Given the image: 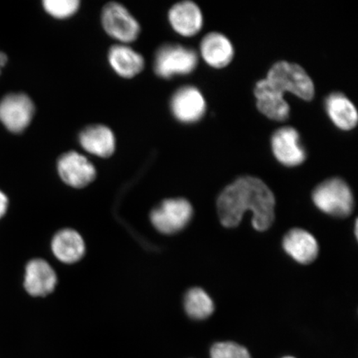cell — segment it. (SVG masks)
<instances>
[{"instance_id":"cell-1","label":"cell","mask_w":358,"mask_h":358,"mask_svg":"<svg viewBox=\"0 0 358 358\" xmlns=\"http://www.w3.org/2000/svg\"><path fill=\"white\" fill-rule=\"evenodd\" d=\"M275 199L265 182L257 178L245 176L236 179L222 192L217 199V212L222 225L236 227L246 211L253 213L255 229L264 231L275 219Z\"/></svg>"},{"instance_id":"cell-2","label":"cell","mask_w":358,"mask_h":358,"mask_svg":"<svg viewBox=\"0 0 358 358\" xmlns=\"http://www.w3.org/2000/svg\"><path fill=\"white\" fill-rule=\"evenodd\" d=\"M257 91L285 100L284 92L294 94L303 100L310 101L315 96V85L301 66L287 62H277L268 71L267 78L257 83Z\"/></svg>"},{"instance_id":"cell-3","label":"cell","mask_w":358,"mask_h":358,"mask_svg":"<svg viewBox=\"0 0 358 358\" xmlns=\"http://www.w3.org/2000/svg\"><path fill=\"white\" fill-rule=\"evenodd\" d=\"M313 201L320 211L337 217H348L355 208L350 187L338 178L328 179L317 185L313 192Z\"/></svg>"},{"instance_id":"cell-4","label":"cell","mask_w":358,"mask_h":358,"mask_svg":"<svg viewBox=\"0 0 358 358\" xmlns=\"http://www.w3.org/2000/svg\"><path fill=\"white\" fill-rule=\"evenodd\" d=\"M198 65L195 51L179 44H165L157 51L154 69L162 78H170L177 75L192 73Z\"/></svg>"},{"instance_id":"cell-5","label":"cell","mask_w":358,"mask_h":358,"mask_svg":"<svg viewBox=\"0 0 358 358\" xmlns=\"http://www.w3.org/2000/svg\"><path fill=\"white\" fill-rule=\"evenodd\" d=\"M194 209L185 199H168L163 201L151 213V222L160 232L171 235L177 234L189 223Z\"/></svg>"},{"instance_id":"cell-6","label":"cell","mask_w":358,"mask_h":358,"mask_svg":"<svg viewBox=\"0 0 358 358\" xmlns=\"http://www.w3.org/2000/svg\"><path fill=\"white\" fill-rule=\"evenodd\" d=\"M103 28L110 37L123 43L136 41L141 26L127 8L119 3L110 2L101 13Z\"/></svg>"},{"instance_id":"cell-7","label":"cell","mask_w":358,"mask_h":358,"mask_svg":"<svg viewBox=\"0 0 358 358\" xmlns=\"http://www.w3.org/2000/svg\"><path fill=\"white\" fill-rule=\"evenodd\" d=\"M35 106L24 93H10L0 100V122L8 131L21 133L32 122Z\"/></svg>"},{"instance_id":"cell-8","label":"cell","mask_w":358,"mask_h":358,"mask_svg":"<svg viewBox=\"0 0 358 358\" xmlns=\"http://www.w3.org/2000/svg\"><path fill=\"white\" fill-rule=\"evenodd\" d=\"M58 173L67 185L82 189L91 183L96 170L87 157L76 151L62 155L57 162Z\"/></svg>"},{"instance_id":"cell-9","label":"cell","mask_w":358,"mask_h":358,"mask_svg":"<svg viewBox=\"0 0 358 358\" xmlns=\"http://www.w3.org/2000/svg\"><path fill=\"white\" fill-rule=\"evenodd\" d=\"M273 153L285 166L294 167L301 164L306 158L296 129L283 127L273 134L271 140Z\"/></svg>"},{"instance_id":"cell-10","label":"cell","mask_w":358,"mask_h":358,"mask_svg":"<svg viewBox=\"0 0 358 358\" xmlns=\"http://www.w3.org/2000/svg\"><path fill=\"white\" fill-rule=\"evenodd\" d=\"M170 106L176 118L183 123L198 122L206 110L203 96L199 89L192 86L178 89L173 94Z\"/></svg>"},{"instance_id":"cell-11","label":"cell","mask_w":358,"mask_h":358,"mask_svg":"<svg viewBox=\"0 0 358 358\" xmlns=\"http://www.w3.org/2000/svg\"><path fill=\"white\" fill-rule=\"evenodd\" d=\"M56 285V273L44 259H32L27 265L24 287L27 292L32 296H46L52 292Z\"/></svg>"},{"instance_id":"cell-12","label":"cell","mask_w":358,"mask_h":358,"mask_svg":"<svg viewBox=\"0 0 358 358\" xmlns=\"http://www.w3.org/2000/svg\"><path fill=\"white\" fill-rule=\"evenodd\" d=\"M283 248L290 257L302 265L315 262L320 252L315 237L301 228H294L285 236Z\"/></svg>"},{"instance_id":"cell-13","label":"cell","mask_w":358,"mask_h":358,"mask_svg":"<svg viewBox=\"0 0 358 358\" xmlns=\"http://www.w3.org/2000/svg\"><path fill=\"white\" fill-rule=\"evenodd\" d=\"M169 20L172 28L185 37L198 34L203 21L199 7L192 1L174 4L169 12Z\"/></svg>"},{"instance_id":"cell-14","label":"cell","mask_w":358,"mask_h":358,"mask_svg":"<svg viewBox=\"0 0 358 358\" xmlns=\"http://www.w3.org/2000/svg\"><path fill=\"white\" fill-rule=\"evenodd\" d=\"M80 145L88 153L101 158H108L115 150V137L105 125L95 124L85 128L80 134Z\"/></svg>"},{"instance_id":"cell-15","label":"cell","mask_w":358,"mask_h":358,"mask_svg":"<svg viewBox=\"0 0 358 358\" xmlns=\"http://www.w3.org/2000/svg\"><path fill=\"white\" fill-rule=\"evenodd\" d=\"M201 53L208 64L221 69L230 64L234 58V49L226 36L210 33L205 36L201 43Z\"/></svg>"},{"instance_id":"cell-16","label":"cell","mask_w":358,"mask_h":358,"mask_svg":"<svg viewBox=\"0 0 358 358\" xmlns=\"http://www.w3.org/2000/svg\"><path fill=\"white\" fill-rule=\"evenodd\" d=\"M108 60L115 73L124 78L136 77L145 67L144 57L125 44L112 46Z\"/></svg>"},{"instance_id":"cell-17","label":"cell","mask_w":358,"mask_h":358,"mask_svg":"<svg viewBox=\"0 0 358 358\" xmlns=\"http://www.w3.org/2000/svg\"><path fill=\"white\" fill-rule=\"evenodd\" d=\"M52 252L60 262L73 264L82 259L85 243L78 232L71 229L62 230L53 237Z\"/></svg>"},{"instance_id":"cell-18","label":"cell","mask_w":358,"mask_h":358,"mask_svg":"<svg viewBox=\"0 0 358 358\" xmlns=\"http://www.w3.org/2000/svg\"><path fill=\"white\" fill-rule=\"evenodd\" d=\"M325 104L331 120L338 128L349 131L356 127L358 120L356 107L343 94H331Z\"/></svg>"},{"instance_id":"cell-19","label":"cell","mask_w":358,"mask_h":358,"mask_svg":"<svg viewBox=\"0 0 358 358\" xmlns=\"http://www.w3.org/2000/svg\"><path fill=\"white\" fill-rule=\"evenodd\" d=\"M185 307L191 319L203 320L208 319L214 312V303L208 294L201 288L187 291L185 299Z\"/></svg>"},{"instance_id":"cell-20","label":"cell","mask_w":358,"mask_h":358,"mask_svg":"<svg viewBox=\"0 0 358 358\" xmlns=\"http://www.w3.org/2000/svg\"><path fill=\"white\" fill-rule=\"evenodd\" d=\"M44 10L57 19H66L79 10L78 0H44Z\"/></svg>"},{"instance_id":"cell-21","label":"cell","mask_w":358,"mask_h":358,"mask_svg":"<svg viewBox=\"0 0 358 358\" xmlns=\"http://www.w3.org/2000/svg\"><path fill=\"white\" fill-rule=\"evenodd\" d=\"M211 358H252L245 347L234 342L215 343L210 351Z\"/></svg>"},{"instance_id":"cell-22","label":"cell","mask_w":358,"mask_h":358,"mask_svg":"<svg viewBox=\"0 0 358 358\" xmlns=\"http://www.w3.org/2000/svg\"><path fill=\"white\" fill-rule=\"evenodd\" d=\"M8 207V199L7 196L0 190V219L6 215Z\"/></svg>"},{"instance_id":"cell-23","label":"cell","mask_w":358,"mask_h":358,"mask_svg":"<svg viewBox=\"0 0 358 358\" xmlns=\"http://www.w3.org/2000/svg\"><path fill=\"white\" fill-rule=\"evenodd\" d=\"M7 61L8 57L6 55H4L3 52H0V74H1L2 69L4 66H6Z\"/></svg>"},{"instance_id":"cell-24","label":"cell","mask_w":358,"mask_h":358,"mask_svg":"<svg viewBox=\"0 0 358 358\" xmlns=\"http://www.w3.org/2000/svg\"><path fill=\"white\" fill-rule=\"evenodd\" d=\"M283 358H294V357H283Z\"/></svg>"}]
</instances>
